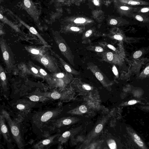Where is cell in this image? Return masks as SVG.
Masks as SVG:
<instances>
[{
    "mask_svg": "<svg viewBox=\"0 0 149 149\" xmlns=\"http://www.w3.org/2000/svg\"><path fill=\"white\" fill-rule=\"evenodd\" d=\"M60 111L57 109L48 110L35 114L32 117L33 123L39 129L52 122L58 115Z\"/></svg>",
    "mask_w": 149,
    "mask_h": 149,
    "instance_id": "6da1fadb",
    "label": "cell"
},
{
    "mask_svg": "<svg viewBox=\"0 0 149 149\" xmlns=\"http://www.w3.org/2000/svg\"><path fill=\"white\" fill-rule=\"evenodd\" d=\"M1 113L4 116L9 127L12 137L19 149L24 148L25 144L17 122L13 120L7 111L2 109Z\"/></svg>",
    "mask_w": 149,
    "mask_h": 149,
    "instance_id": "7a4b0ae2",
    "label": "cell"
},
{
    "mask_svg": "<svg viewBox=\"0 0 149 149\" xmlns=\"http://www.w3.org/2000/svg\"><path fill=\"white\" fill-rule=\"evenodd\" d=\"M31 58L43 65L52 73L60 72L57 60L47 51L41 55H32Z\"/></svg>",
    "mask_w": 149,
    "mask_h": 149,
    "instance_id": "3957f363",
    "label": "cell"
},
{
    "mask_svg": "<svg viewBox=\"0 0 149 149\" xmlns=\"http://www.w3.org/2000/svg\"><path fill=\"white\" fill-rule=\"evenodd\" d=\"M54 39L62 54L70 64L74 66V56L65 40L58 33L53 34Z\"/></svg>",
    "mask_w": 149,
    "mask_h": 149,
    "instance_id": "277c9868",
    "label": "cell"
},
{
    "mask_svg": "<svg viewBox=\"0 0 149 149\" xmlns=\"http://www.w3.org/2000/svg\"><path fill=\"white\" fill-rule=\"evenodd\" d=\"M0 46L3 60L8 72L10 73L14 66V56L10 47L3 37L1 39Z\"/></svg>",
    "mask_w": 149,
    "mask_h": 149,
    "instance_id": "5b68a950",
    "label": "cell"
},
{
    "mask_svg": "<svg viewBox=\"0 0 149 149\" xmlns=\"http://www.w3.org/2000/svg\"><path fill=\"white\" fill-rule=\"evenodd\" d=\"M36 102L27 99H20L11 104L13 109L22 119L25 117L35 106Z\"/></svg>",
    "mask_w": 149,
    "mask_h": 149,
    "instance_id": "8992f818",
    "label": "cell"
},
{
    "mask_svg": "<svg viewBox=\"0 0 149 149\" xmlns=\"http://www.w3.org/2000/svg\"><path fill=\"white\" fill-rule=\"evenodd\" d=\"M87 68L101 83L105 85L111 83V81L97 65L92 62L87 63Z\"/></svg>",
    "mask_w": 149,
    "mask_h": 149,
    "instance_id": "52a82bcc",
    "label": "cell"
},
{
    "mask_svg": "<svg viewBox=\"0 0 149 149\" xmlns=\"http://www.w3.org/2000/svg\"><path fill=\"white\" fill-rule=\"evenodd\" d=\"M58 135H55L50 136L34 144L32 148L35 149H48L55 144V142Z\"/></svg>",
    "mask_w": 149,
    "mask_h": 149,
    "instance_id": "ba28073f",
    "label": "cell"
},
{
    "mask_svg": "<svg viewBox=\"0 0 149 149\" xmlns=\"http://www.w3.org/2000/svg\"><path fill=\"white\" fill-rule=\"evenodd\" d=\"M72 74L69 73L66 74L60 72L52 73V76L55 82V87L63 86L64 83V81L67 79V78L72 77Z\"/></svg>",
    "mask_w": 149,
    "mask_h": 149,
    "instance_id": "9c48e42d",
    "label": "cell"
},
{
    "mask_svg": "<svg viewBox=\"0 0 149 149\" xmlns=\"http://www.w3.org/2000/svg\"><path fill=\"white\" fill-rule=\"evenodd\" d=\"M5 119L3 115L1 114L0 116L1 131L5 139L8 142L11 143V140L8 131L7 127L5 123Z\"/></svg>",
    "mask_w": 149,
    "mask_h": 149,
    "instance_id": "30bf717a",
    "label": "cell"
},
{
    "mask_svg": "<svg viewBox=\"0 0 149 149\" xmlns=\"http://www.w3.org/2000/svg\"><path fill=\"white\" fill-rule=\"evenodd\" d=\"M52 53L55 57L59 60L60 63L66 71L74 75H79L80 74L79 72L73 68L71 66L66 62L58 54L53 51Z\"/></svg>",
    "mask_w": 149,
    "mask_h": 149,
    "instance_id": "8fae6325",
    "label": "cell"
},
{
    "mask_svg": "<svg viewBox=\"0 0 149 149\" xmlns=\"http://www.w3.org/2000/svg\"><path fill=\"white\" fill-rule=\"evenodd\" d=\"M114 52L107 50L106 51L100 53L99 55L103 61L110 64H115L117 62L116 55Z\"/></svg>",
    "mask_w": 149,
    "mask_h": 149,
    "instance_id": "7c38bea8",
    "label": "cell"
},
{
    "mask_svg": "<svg viewBox=\"0 0 149 149\" xmlns=\"http://www.w3.org/2000/svg\"><path fill=\"white\" fill-rule=\"evenodd\" d=\"M36 66L39 69L44 79L48 84L50 87L53 88L55 87V82L52 75H50L44 69L38 66Z\"/></svg>",
    "mask_w": 149,
    "mask_h": 149,
    "instance_id": "4fadbf2b",
    "label": "cell"
},
{
    "mask_svg": "<svg viewBox=\"0 0 149 149\" xmlns=\"http://www.w3.org/2000/svg\"><path fill=\"white\" fill-rule=\"evenodd\" d=\"M0 76L2 89L4 91H7L8 90L7 78L5 72L1 65L0 66Z\"/></svg>",
    "mask_w": 149,
    "mask_h": 149,
    "instance_id": "5bb4252c",
    "label": "cell"
},
{
    "mask_svg": "<svg viewBox=\"0 0 149 149\" xmlns=\"http://www.w3.org/2000/svg\"><path fill=\"white\" fill-rule=\"evenodd\" d=\"M124 5L130 6H149V2L141 0H120Z\"/></svg>",
    "mask_w": 149,
    "mask_h": 149,
    "instance_id": "9a60e30c",
    "label": "cell"
},
{
    "mask_svg": "<svg viewBox=\"0 0 149 149\" xmlns=\"http://www.w3.org/2000/svg\"><path fill=\"white\" fill-rule=\"evenodd\" d=\"M28 69L29 73L32 74L33 75L39 78H43L42 74L40 72L39 69L31 61H29L28 65Z\"/></svg>",
    "mask_w": 149,
    "mask_h": 149,
    "instance_id": "2e32d148",
    "label": "cell"
},
{
    "mask_svg": "<svg viewBox=\"0 0 149 149\" xmlns=\"http://www.w3.org/2000/svg\"><path fill=\"white\" fill-rule=\"evenodd\" d=\"M29 99L34 102H45L51 100L50 98L47 97L43 95H31L26 97Z\"/></svg>",
    "mask_w": 149,
    "mask_h": 149,
    "instance_id": "e0dca14e",
    "label": "cell"
},
{
    "mask_svg": "<svg viewBox=\"0 0 149 149\" xmlns=\"http://www.w3.org/2000/svg\"><path fill=\"white\" fill-rule=\"evenodd\" d=\"M95 35L92 30H87L83 36L82 38V43L85 44L90 43L92 39L93 38V36Z\"/></svg>",
    "mask_w": 149,
    "mask_h": 149,
    "instance_id": "ac0fdd59",
    "label": "cell"
},
{
    "mask_svg": "<svg viewBox=\"0 0 149 149\" xmlns=\"http://www.w3.org/2000/svg\"><path fill=\"white\" fill-rule=\"evenodd\" d=\"M86 48L88 50L100 53H103L107 50L106 47L100 44L98 45L89 46Z\"/></svg>",
    "mask_w": 149,
    "mask_h": 149,
    "instance_id": "d6986e66",
    "label": "cell"
},
{
    "mask_svg": "<svg viewBox=\"0 0 149 149\" xmlns=\"http://www.w3.org/2000/svg\"><path fill=\"white\" fill-rule=\"evenodd\" d=\"M26 50L31 55H42L46 51L41 48L31 46H26Z\"/></svg>",
    "mask_w": 149,
    "mask_h": 149,
    "instance_id": "ffe728a7",
    "label": "cell"
},
{
    "mask_svg": "<svg viewBox=\"0 0 149 149\" xmlns=\"http://www.w3.org/2000/svg\"><path fill=\"white\" fill-rule=\"evenodd\" d=\"M132 17L140 22L144 23L149 22V17L141 13H134L132 15Z\"/></svg>",
    "mask_w": 149,
    "mask_h": 149,
    "instance_id": "44dd1931",
    "label": "cell"
},
{
    "mask_svg": "<svg viewBox=\"0 0 149 149\" xmlns=\"http://www.w3.org/2000/svg\"><path fill=\"white\" fill-rule=\"evenodd\" d=\"M135 12L139 13L149 12V7L140 8L136 7Z\"/></svg>",
    "mask_w": 149,
    "mask_h": 149,
    "instance_id": "7402d4cb",
    "label": "cell"
},
{
    "mask_svg": "<svg viewBox=\"0 0 149 149\" xmlns=\"http://www.w3.org/2000/svg\"><path fill=\"white\" fill-rule=\"evenodd\" d=\"M108 36L109 38L110 39H115L119 41H122L123 39L122 36L119 34H110Z\"/></svg>",
    "mask_w": 149,
    "mask_h": 149,
    "instance_id": "603a6c76",
    "label": "cell"
},
{
    "mask_svg": "<svg viewBox=\"0 0 149 149\" xmlns=\"http://www.w3.org/2000/svg\"><path fill=\"white\" fill-rule=\"evenodd\" d=\"M108 145L110 148L114 149L116 148V144L115 141L113 140H111L108 142Z\"/></svg>",
    "mask_w": 149,
    "mask_h": 149,
    "instance_id": "cb8c5ba5",
    "label": "cell"
},
{
    "mask_svg": "<svg viewBox=\"0 0 149 149\" xmlns=\"http://www.w3.org/2000/svg\"><path fill=\"white\" fill-rule=\"evenodd\" d=\"M86 21V20L85 18L83 17H79L76 19L74 21V22L76 23L81 24L85 23Z\"/></svg>",
    "mask_w": 149,
    "mask_h": 149,
    "instance_id": "d4e9b609",
    "label": "cell"
},
{
    "mask_svg": "<svg viewBox=\"0 0 149 149\" xmlns=\"http://www.w3.org/2000/svg\"><path fill=\"white\" fill-rule=\"evenodd\" d=\"M70 30L71 32L75 33H81V29L78 27L72 26L70 28Z\"/></svg>",
    "mask_w": 149,
    "mask_h": 149,
    "instance_id": "484cf974",
    "label": "cell"
},
{
    "mask_svg": "<svg viewBox=\"0 0 149 149\" xmlns=\"http://www.w3.org/2000/svg\"><path fill=\"white\" fill-rule=\"evenodd\" d=\"M70 135V133L69 131H67L64 132L62 134L61 137L59 139L58 141H59L63 139L69 137Z\"/></svg>",
    "mask_w": 149,
    "mask_h": 149,
    "instance_id": "4316f807",
    "label": "cell"
},
{
    "mask_svg": "<svg viewBox=\"0 0 149 149\" xmlns=\"http://www.w3.org/2000/svg\"><path fill=\"white\" fill-rule=\"evenodd\" d=\"M103 128V125L102 124H99L96 126L95 129V131L96 133H99L101 131Z\"/></svg>",
    "mask_w": 149,
    "mask_h": 149,
    "instance_id": "83f0119b",
    "label": "cell"
},
{
    "mask_svg": "<svg viewBox=\"0 0 149 149\" xmlns=\"http://www.w3.org/2000/svg\"><path fill=\"white\" fill-rule=\"evenodd\" d=\"M142 54V52L141 51H138L136 52L134 54L133 57L136 59L140 57Z\"/></svg>",
    "mask_w": 149,
    "mask_h": 149,
    "instance_id": "f1b7e54d",
    "label": "cell"
},
{
    "mask_svg": "<svg viewBox=\"0 0 149 149\" xmlns=\"http://www.w3.org/2000/svg\"><path fill=\"white\" fill-rule=\"evenodd\" d=\"M79 109L81 113H86L87 111V108L84 105H82L80 106L79 107Z\"/></svg>",
    "mask_w": 149,
    "mask_h": 149,
    "instance_id": "f546056e",
    "label": "cell"
},
{
    "mask_svg": "<svg viewBox=\"0 0 149 149\" xmlns=\"http://www.w3.org/2000/svg\"><path fill=\"white\" fill-rule=\"evenodd\" d=\"M24 4L25 6L27 8H30L31 5L30 2L29 0H25Z\"/></svg>",
    "mask_w": 149,
    "mask_h": 149,
    "instance_id": "4dcf8cb0",
    "label": "cell"
},
{
    "mask_svg": "<svg viewBox=\"0 0 149 149\" xmlns=\"http://www.w3.org/2000/svg\"><path fill=\"white\" fill-rule=\"evenodd\" d=\"M113 71L115 75L116 76H118V71L117 68L115 65H114L113 67Z\"/></svg>",
    "mask_w": 149,
    "mask_h": 149,
    "instance_id": "1f68e13d",
    "label": "cell"
},
{
    "mask_svg": "<svg viewBox=\"0 0 149 149\" xmlns=\"http://www.w3.org/2000/svg\"><path fill=\"white\" fill-rule=\"evenodd\" d=\"M82 87L83 89L87 90H90L92 89L90 86L85 84H83L82 85Z\"/></svg>",
    "mask_w": 149,
    "mask_h": 149,
    "instance_id": "d6a6232c",
    "label": "cell"
},
{
    "mask_svg": "<svg viewBox=\"0 0 149 149\" xmlns=\"http://www.w3.org/2000/svg\"><path fill=\"white\" fill-rule=\"evenodd\" d=\"M135 142L138 144V145L140 147H143L144 146V143L140 140H138L136 139H134Z\"/></svg>",
    "mask_w": 149,
    "mask_h": 149,
    "instance_id": "836d02e7",
    "label": "cell"
},
{
    "mask_svg": "<svg viewBox=\"0 0 149 149\" xmlns=\"http://www.w3.org/2000/svg\"><path fill=\"white\" fill-rule=\"evenodd\" d=\"M118 23V22L117 20L115 19H112L110 22V24L111 25H116Z\"/></svg>",
    "mask_w": 149,
    "mask_h": 149,
    "instance_id": "e575fe53",
    "label": "cell"
},
{
    "mask_svg": "<svg viewBox=\"0 0 149 149\" xmlns=\"http://www.w3.org/2000/svg\"><path fill=\"white\" fill-rule=\"evenodd\" d=\"M137 101L135 100H132L129 101L128 102V104L130 105H132L136 104Z\"/></svg>",
    "mask_w": 149,
    "mask_h": 149,
    "instance_id": "d590c367",
    "label": "cell"
},
{
    "mask_svg": "<svg viewBox=\"0 0 149 149\" xmlns=\"http://www.w3.org/2000/svg\"><path fill=\"white\" fill-rule=\"evenodd\" d=\"M144 72L145 74H149V66L147 67L145 69Z\"/></svg>",
    "mask_w": 149,
    "mask_h": 149,
    "instance_id": "8d00e7d4",
    "label": "cell"
},
{
    "mask_svg": "<svg viewBox=\"0 0 149 149\" xmlns=\"http://www.w3.org/2000/svg\"><path fill=\"white\" fill-rule=\"evenodd\" d=\"M134 137L135 139L138 140H140L141 139L138 136V135L136 134H134Z\"/></svg>",
    "mask_w": 149,
    "mask_h": 149,
    "instance_id": "74e56055",
    "label": "cell"
},
{
    "mask_svg": "<svg viewBox=\"0 0 149 149\" xmlns=\"http://www.w3.org/2000/svg\"><path fill=\"white\" fill-rule=\"evenodd\" d=\"M94 3L96 6L99 5V0H94Z\"/></svg>",
    "mask_w": 149,
    "mask_h": 149,
    "instance_id": "f35d334b",
    "label": "cell"
},
{
    "mask_svg": "<svg viewBox=\"0 0 149 149\" xmlns=\"http://www.w3.org/2000/svg\"><path fill=\"white\" fill-rule=\"evenodd\" d=\"M3 16L1 15V18L2 19L3 18Z\"/></svg>",
    "mask_w": 149,
    "mask_h": 149,
    "instance_id": "ab89813d",
    "label": "cell"
}]
</instances>
